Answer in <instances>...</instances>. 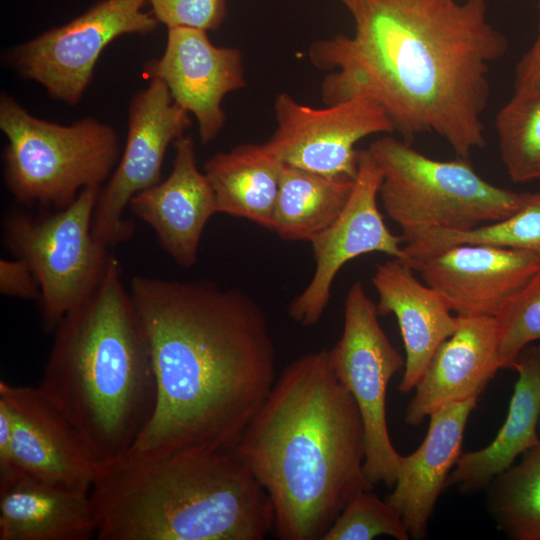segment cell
Instances as JSON below:
<instances>
[{"instance_id": "cell-1", "label": "cell", "mask_w": 540, "mask_h": 540, "mask_svg": "<svg viewBox=\"0 0 540 540\" xmlns=\"http://www.w3.org/2000/svg\"><path fill=\"white\" fill-rule=\"evenodd\" d=\"M352 35L314 42L311 63L328 71L325 105L373 99L403 140L434 133L457 157L485 145L490 66L507 51L487 19V0H336Z\"/></svg>"}, {"instance_id": "cell-2", "label": "cell", "mask_w": 540, "mask_h": 540, "mask_svg": "<svg viewBox=\"0 0 540 540\" xmlns=\"http://www.w3.org/2000/svg\"><path fill=\"white\" fill-rule=\"evenodd\" d=\"M129 292L150 346L156 404L126 454L232 450L278 377L264 310L203 279L136 275Z\"/></svg>"}, {"instance_id": "cell-3", "label": "cell", "mask_w": 540, "mask_h": 540, "mask_svg": "<svg viewBox=\"0 0 540 540\" xmlns=\"http://www.w3.org/2000/svg\"><path fill=\"white\" fill-rule=\"evenodd\" d=\"M232 452L267 492L281 540H322L345 505L374 488L361 414L327 349L283 369Z\"/></svg>"}, {"instance_id": "cell-4", "label": "cell", "mask_w": 540, "mask_h": 540, "mask_svg": "<svg viewBox=\"0 0 540 540\" xmlns=\"http://www.w3.org/2000/svg\"><path fill=\"white\" fill-rule=\"evenodd\" d=\"M121 270L113 256L99 287L58 323L39 384L100 465L128 452L156 404L149 342Z\"/></svg>"}, {"instance_id": "cell-5", "label": "cell", "mask_w": 540, "mask_h": 540, "mask_svg": "<svg viewBox=\"0 0 540 540\" xmlns=\"http://www.w3.org/2000/svg\"><path fill=\"white\" fill-rule=\"evenodd\" d=\"M99 540H263L272 502L232 450L194 448L99 466L90 491Z\"/></svg>"}, {"instance_id": "cell-6", "label": "cell", "mask_w": 540, "mask_h": 540, "mask_svg": "<svg viewBox=\"0 0 540 540\" xmlns=\"http://www.w3.org/2000/svg\"><path fill=\"white\" fill-rule=\"evenodd\" d=\"M3 180L21 207L59 210L87 188H101L121 156L117 131L92 116L64 125L31 114L0 95Z\"/></svg>"}, {"instance_id": "cell-7", "label": "cell", "mask_w": 540, "mask_h": 540, "mask_svg": "<svg viewBox=\"0 0 540 540\" xmlns=\"http://www.w3.org/2000/svg\"><path fill=\"white\" fill-rule=\"evenodd\" d=\"M382 182V206L401 230L418 227L466 231L501 220L525 202L519 193L482 178L468 158L441 161L393 136L369 146Z\"/></svg>"}, {"instance_id": "cell-8", "label": "cell", "mask_w": 540, "mask_h": 540, "mask_svg": "<svg viewBox=\"0 0 540 540\" xmlns=\"http://www.w3.org/2000/svg\"><path fill=\"white\" fill-rule=\"evenodd\" d=\"M99 190L84 189L64 209L32 214L19 206L3 215L4 246L29 265L39 283L46 331H54L70 310L99 287L114 256L92 234Z\"/></svg>"}, {"instance_id": "cell-9", "label": "cell", "mask_w": 540, "mask_h": 540, "mask_svg": "<svg viewBox=\"0 0 540 540\" xmlns=\"http://www.w3.org/2000/svg\"><path fill=\"white\" fill-rule=\"evenodd\" d=\"M376 304L361 282L348 290L344 327L329 350L334 372L356 402L364 426V472L375 486L392 489L400 454L392 444L387 426L386 394L392 377L405 360L388 339L378 321Z\"/></svg>"}, {"instance_id": "cell-10", "label": "cell", "mask_w": 540, "mask_h": 540, "mask_svg": "<svg viewBox=\"0 0 540 540\" xmlns=\"http://www.w3.org/2000/svg\"><path fill=\"white\" fill-rule=\"evenodd\" d=\"M146 2L100 0L66 24L9 48L5 62L20 77L41 85L51 98L77 105L101 53L112 41L157 29L154 15L143 11Z\"/></svg>"}, {"instance_id": "cell-11", "label": "cell", "mask_w": 540, "mask_h": 540, "mask_svg": "<svg viewBox=\"0 0 540 540\" xmlns=\"http://www.w3.org/2000/svg\"><path fill=\"white\" fill-rule=\"evenodd\" d=\"M190 114L175 104L159 79L136 92L128 107L124 150L108 181L100 188L92 215L95 240L110 248L131 239L134 223L124 217L131 198L161 181L168 146L184 136Z\"/></svg>"}, {"instance_id": "cell-12", "label": "cell", "mask_w": 540, "mask_h": 540, "mask_svg": "<svg viewBox=\"0 0 540 540\" xmlns=\"http://www.w3.org/2000/svg\"><path fill=\"white\" fill-rule=\"evenodd\" d=\"M274 111L277 128L265 148L283 165L327 177L355 179L356 144L395 132L382 107L365 96L314 108L280 93Z\"/></svg>"}, {"instance_id": "cell-13", "label": "cell", "mask_w": 540, "mask_h": 540, "mask_svg": "<svg viewBox=\"0 0 540 540\" xmlns=\"http://www.w3.org/2000/svg\"><path fill=\"white\" fill-rule=\"evenodd\" d=\"M381 170L369 149L358 151V169L347 203L338 217L311 241L315 270L304 288L288 306L289 317L309 327L322 317L330 299L333 281L350 260L379 252L407 260L401 235L386 226L378 208Z\"/></svg>"}, {"instance_id": "cell-14", "label": "cell", "mask_w": 540, "mask_h": 540, "mask_svg": "<svg viewBox=\"0 0 540 540\" xmlns=\"http://www.w3.org/2000/svg\"><path fill=\"white\" fill-rule=\"evenodd\" d=\"M0 405L9 416L12 449L21 472L90 493L100 464L79 431L39 386L1 380Z\"/></svg>"}, {"instance_id": "cell-15", "label": "cell", "mask_w": 540, "mask_h": 540, "mask_svg": "<svg viewBox=\"0 0 540 540\" xmlns=\"http://www.w3.org/2000/svg\"><path fill=\"white\" fill-rule=\"evenodd\" d=\"M144 72L161 80L173 102L194 116L203 144L224 127V97L246 85L241 52L214 45L207 31L194 28H169L163 55L147 61Z\"/></svg>"}, {"instance_id": "cell-16", "label": "cell", "mask_w": 540, "mask_h": 540, "mask_svg": "<svg viewBox=\"0 0 540 540\" xmlns=\"http://www.w3.org/2000/svg\"><path fill=\"white\" fill-rule=\"evenodd\" d=\"M406 261L460 317H495L540 269L533 253L485 244H457Z\"/></svg>"}, {"instance_id": "cell-17", "label": "cell", "mask_w": 540, "mask_h": 540, "mask_svg": "<svg viewBox=\"0 0 540 540\" xmlns=\"http://www.w3.org/2000/svg\"><path fill=\"white\" fill-rule=\"evenodd\" d=\"M128 207L153 229L177 264L190 267L196 263L203 231L217 208L213 189L197 167L191 136L175 141L169 176L136 193Z\"/></svg>"}, {"instance_id": "cell-18", "label": "cell", "mask_w": 540, "mask_h": 540, "mask_svg": "<svg viewBox=\"0 0 540 540\" xmlns=\"http://www.w3.org/2000/svg\"><path fill=\"white\" fill-rule=\"evenodd\" d=\"M455 332L435 351L406 407L404 420L418 426L451 403L479 398L500 368L495 317H460Z\"/></svg>"}, {"instance_id": "cell-19", "label": "cell", "mask_w": 540, "mask_h": 540, "mask_svg": "<svg viewBox=\"0 0 540 540\" xmlns=\"http://www.w3.org/2000/svg\"><path fill=\"white\" fill-rule=\"evenodd\" d=\"M478 400L451 403L431 413L420 446L400 456L396 481L386 500L400 513L410 539L427 536L429 520L462 453L465 428Z\"/></svg>"}, {"instance_id": "cell-20", "label": "cell", "mask_w": 540, "mask_h": 540, "mask_svg": "<svg viewBox=\"0 0 540 540\" xmlns=\"http://www.w3.org/2000/svg\"><path fill=\"white\" fill-rule=\"evenodd\" d=\"M403 259L377 264L372 284L378 294L379 316L393 314L399 324L406 358L398 390L415 389L440 344L458 327L445 300L432 287L421 283Z\"/></svg>"}, {"instance_id": "cell-21", "label": "cell", "mask_w": 540, "mask_h": 540, "mask_svg": "<svg viewBox=\"0 0 540 540\" xmlns=\"http://www.w3.org/2000/svg\"><path fill=\"white\" fill-rule=\"evenodd\" d=\"M96 531L88 492L25 473L0 484V540H88Z\"/></svg>"}, {"instance_id": "cell-22", "label": "cell", "mask_w": 540, "mask_h": 540, "mask_svg": "<svg viewBox=\"0 0 540 540\" xmlns=\"http://www.w3.org/2000/svg\"><path fill=\"white\" fill-rule=\"evenodd\" d=\"M511 368L518 378L503 425L487 446L461 453L448 477L447 487L456 486L461 494L486 489L519 455L540 443V344L523 348Z\"/></svg>"}, {"instance_id": "cell-23", "label": "cell", "mask_w": 540, "mask_h": 540, "mask_svg": "<svg viewBox=\"0 0 540 540\" xmlns=\"http://www.w3.org/2000/svg\"><path fill=\"white\" fill-rule=\"evenodd\" d=\"M283 164L264 146L241 144L204 165L217 213L246 218L272 230Z\"/></svg>"}, {"instance_id": "cell-24", "label": "cell", "mask_w": 540, "mask_h": 540, "mask_svg": "<svg viewBox=\"0 0 540 540\" xmlns=\"http://www.w3.org/2000/svg\"><path fill=\"white\" fill-rule=\"evenodd\" d=\"M353 185L283 165L272 230L283 240L310 242L338 217Z\"/></svg>"}, {"instance_id": "cell-25", "label": "cell", "mask_w": 540, "mask_h": 540, "mask_svg": "<svg viewBox=\"0 0 540 540\" xmlns=\"http://www.w3.org/2000/svg\"><path fill=\"white\" fill-rule=\"evenodd\" d=\"M403 248L410 258L457 244H485L523 250L540 257V190L527 192L522 207L513 214L466 231L418 227L402 230Z\"/></svg>"}, {"instance_id": "cell-26", "label": "cell", "mask_w": 540, "mask_h": 540, "mask_svg": "<svg viewBox=\"0 0 540 540\" xmlns=\"http://www.w3.org/2000/svg\"><path fill=\"white\" fill-rule=\"evenodd\" d=\"M487 488L488 511L509 539L540 540V443Z\"/></svg>"}, {"instance_id": "cell-27", "label": "cell", "mask_w": 540, "mask_h": 540, "mask_svg": "<svg viewBox=\"0 0 540 540\" xmlns=\"http://www.w3.org/2000/svg\"><path fill=\"white\" fill-rule=\"evenodd\" d=\"M501 160L514 183L540 179V92L514 91L495 118Z\"/></svg>"}, {"instance_id": "cell-28", "label": "cell", "mask_w": 540, "mask_h": 540, "mask_svg": "<svg viewBox=\"0 0 540 540\" xmlns=\"http://www.w3.org/2000/svg\"><path fill=\"white\" fill-rule=\"evenodd\" d=\"M379 536L410 539L397 509L372 490H363L345 505L322 540H372Z\"/></svg>"}, {"instance_id": "cell-29", "label": "cell", "mask_w": 540, "mask_h": 540, "mask_svg": "<svg viewBox=\"0 0 540 540\" xmlns=\"http://www.w3.org/2000/svg\"><path fill=\"white\" fill-rule=\"evenodd\" d=\"M495 320L500 368H511L523 348L540 340V269L507 299Z\"/></svg>"}, {"instance_id": "cell-30", "label": "cell", "mask_w": 540, "mask_h": 540, "mask_svg": "<svg viewBox=\"0 0 540 540\" xmlns=\"http://www.w3.org/2000/svg\"><path fill=\"white\" fill-rule=\"evenodd\" d=\"M152 14L167 28L218 29L226 16L225 0H148Z\"/></svg>"}, {"instance_id": "cell-31", "label": "cell", "mask_w": 540, "mask_h": 540, "mask_svg": "<svg viewBox=\"0 0 540 540\" xmlns=\"http://www.w3.org/2000/svg\"><path fill=\"white\" fill-rule=\"evenodd\" d=\"M0 293L25 300L41 298L39 283L22 259H0Z\"/></svg>"}, {"instance_id": "cell-32", "label": "cell", "mask_w": 540, "mask_h": 540, "mask_svg": "<svg viewBox=\"0 0 540 540\" xmlns=\"http://www.w3.org/2000/svg\"><path fill=\"white\" fill-rule=\"evenodd\" d=\"M540 14V1H539ZM540 92V19L537 37L516 67L515 90Z\"/></svg>"}, {"instance_id": "cell-33", "label": "cell", "mask_w": 540, "mask_h": 540, "mask_svg": "<svg viewBox=\"0 0 540 540\" xmlns=\"http://www.w3.org/2000/svg\"><path fill=\"white\" fill-rule=\"evenodd\" d=\"M23 473L18 468L11 441L10 420L6 409L0 405V484Z\"/></svg>"}]
</instances>
